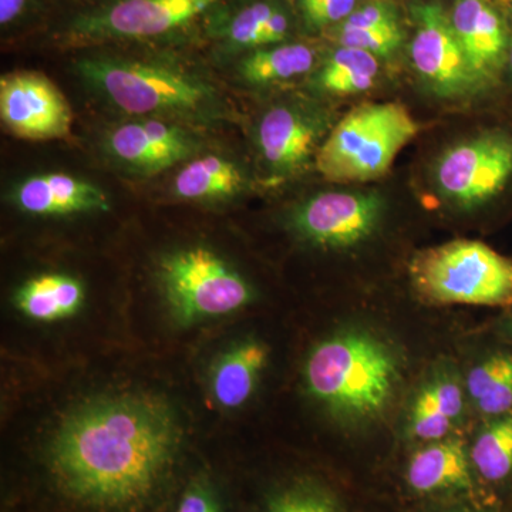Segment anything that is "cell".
I'll list each match as a JSON object with an SVG mask.
<instances>
[{
  "mask_svg": "<svg viewBox=\"0 0 512 512\" xmlns=\"http://www.w3.org/2000/svg\"><path fill=\"white\" fill-rule=\"evenodd\" d=\"M451 25L476 79L493 76L507 50L500 15L484 0H457Z\"/></svg>",
  "mask_w": 512,
  "mask_h": 512,
  "instance_id": "cell-16",
  "label": "cell"
},
{
  "mask_svg": "<svg viewBox=\"0 0 512 512\" xmlns=\"http://www.w3.org/2000/svg\"><path fill=\"white\" fill-rule=\"evenodd\" d=\"M468 402L484 419L512 412V349L485 353L466 376Z\"/></svg>",
  "mask_w": 512,
  "mask_h": 512,
  "instance_id": "cell-19",
  "label": "cell"
},
{
  "mask_svg": "<svg viewBox=\"0 0 512 512\" xmlns=\"http://www.w3.org/2000/svg\"><path fill=\"white\" fill-rule=\"evenodd\" d=\"M244 183V175L232 161L205 156L192 160L178 173L174 192L185 200H210L231 197Z\"/></svg>",
  "mask_w": 512,
  "mask_h": 512,
  "instance_id": "cell-21",
  "label": "cell"
},
{
  "mask_svg": "<svg viewBox=\"0 0 512 512\" xmlns=\"http://www.w3.org/2000/svg\"><path fill=\"white\" fill-rule=\"evenodd\" d=\"M498 332H500V335L503 336L505 340L512 343V306L511 308H508L507 315L500 320Z\"/></svg>",
  "mask_w": 512,
  "mask_h": 512,
  "instance_id": "cell-32",
  "label": "cell"
},
{
  "mask_svg": "<svg viewBox=\"0 0 512 512\" xmlns=\"http://www.w3.org/2000/svg\"><path fill=\"white\" fill-rule=\"evenodd\" d=\"M20 210L35 215H67L107 210L109 200L96 185L72 177L50 173L23 181L15 192Z\"/></svg>",
  "mask_w": 512,
  "mask_h": 512,
  "instance_id": "cell-17",
  "label": "cell"
},
{
  "mask_svg": "<svg viewBox=\"0 0 512 512\" xmlns=\"http://www.w3.org/2000/svg\"><path fill=\"white\" fill-rule=\"evenodd\" d=\"M379 74L377 57L365 50L340 46L322 67L318 83L323 92L352 96L375 86Z\"/></svg>",
  "mask_w": 512,
  "mask_h": 512,
  "instance_id": "cell-24",
  "label": "cell"
},
{
  "mask_svg": "<svg viewBox=\"0 0 512 512\" xmlns=\"http://www.w3.org/2000/svg\"><path fill=\"white\" fill-rule=\"evenodd\" d=\"M289 32L288 15L269 2H255L229 20L225 36L238 49H258L282 42Z\"/></svg>",
  "mask_w": 512,
  "mask_h": 512,
  "instance_id": "cell-25",
  "label": "cell"
},
{
  "mask_svg": "<svg viewBox=\"0 0 512 512\" xmlns=\"http://www.w3.org/2000/svg\"><path fill=\"white\" fill-rule=\"evenodd\" d=\"M416 33L410 45L414 69L440 96H458L476 82L451 19L436 3L413 9Z\"/></svg>",
  "mask_w": 512,
  "mask_h": 512,
  "instance_id": "cell-10",
  "label": "cell"
},
{
  "mask_svg": "<svg viewBox=\"0 0 512 512\" xmlns=\"http://www.w3.org/2000/svg\"><path fill=\"white\" fill-rule=\"evenodd\" d=\"M510 63H511V67H512V46H511V50H510Z\"/></svg>",
  "mask_w": 512,
  "mask_h": 512,
  "instance_id": "cell-33",
  "label": "cell"
},
{
  "mask_svg": "<svg viewBox=\"0 0 512 512\" xmlns=\"http://www.w3.org/2000/svg\"><path fill=\"white\" fill-rule=\"evenodd\" d=\"M217 0H117L77 23L82 36L141 39L164 35L207 12Z\"/></svg>",
  "mask_w": 512,
  "mask_h": 512,
  "instance_id": "cell-11",
  "label": "cell"
},
{
  "mask_svg": "<svg viewBox=\"0 0 512 512\" xmlns=\"http://www.w3.org/2000/svg\"><path fill=\"white\" fill-rule=\"evenodd\" d=\"M28 0H0V23L9 25L18 19L26 8Z\"/></svg>",
  "mask_w": 512,
  "mask_h": 512,
  "instance_id": "cell-31",
  "label": "cell"
},
{
  "mask_svg": "<svg viewBox=\"0 0 512 512\" xmlns=\"http://www.w3.org/2000/svg\"><path fill=\"white\" fill-rule=\"evenodd\" d=\"M466 400V387L457 373L450 366L437 367L413 396L407 433L423 443L446 439L460 423Z\"/></svg>",
  "mask_w": 512,
  "mask_h": 512,
  "instance_id": "cell-14",
  "label": "cell"
},
{
  "mask_svg": "<svg viewBox=\"0 0 512 512\" xmlns=\"http://www.w3.org/2000/svg\"><path fill=\"white\" fill-rule=\"evenodd\" d=\"M419 133L399 103L365 104L346 114L316 151V168L333 183H366L390 170Z\"/></svg>",
  "mask_w": 512,
  "mask_h": 512,
  "instance_id": "cell-3",
  "label": "cell"
},
{
  "mask_svg": "<svg viewBox=\"0 0 512 512\" xmlns=\"http://www.w3.org/2000/svg\"><path fill=\"white\" fill-rule=\"evenodd\" d=\"M397 19L392 9L380 3H372L365 8L355 10L348 19L343 20L340 28L345 29H370L382 28V26L396 25Z\"/></svg>",
  "mask_w": 512,
  "mask_h": 512,
  "instance_id": "cell-30",
  "label": "cell"
},
{
  "mask_svg": "<svg viewBox=\"0 0 512 512\" xmlns=\"http://www.w3.org/2000/svg\"><path fill=\"white\" fill-rule=\"evenodd\" d=\"M79 73L111 104L130 114H197L214 104V89L180 67L116 57H90Z\"/></svg>",
  "mask_w": 512,
  "mask_h": 512,
  "instance_id": "cell-5",
  "label": "cell"
},
{
  "mask_svg": "<svg viewBox=\"0 0 512 512\" xmlns=\"http://www.w3.org/2000/svg\"><path fill=\"white\" fill-rule=\"evenodd\" d=\"M262 512H345L330 488L312 478H298L269 495Z\"/></svg>",
  "mask_w": 512,
  "mask_h": 512,
  "instance_id": "cell-26",
  "label": "cell"
},
{
  "mask_svg": "<svg viewBox=\"0 0 512 512\" xmlns=\"http://www.w3.org/2000/svg\"><path fill=\"white\" fill-rule=\"evenodd\" d=\"M161 281L175 316L185 323L228 315L252 298L247 281L205 248L168 256L161 266Z\"/></svg>",
  "mask_w": 512,
  "mask_h": 512,
  "instance_id": "cell-6",
  "label": "cell"
},
{
  "mask_svg": "<svg viewBox=\"0 0 512 512\" xmlns=\"http://www.w3.org/2000/svg\"><path fill=\"white\" fill-rule=\"evenodd\" d=\"M410 278L433 305L511 308L512 262L478 241L457 239L413 256Z\"/></svg>",
  "mask_w": 512,
  "mask_h": 512,
  "instance_id": "cell-4",
  "label": "cell"
},
{
  "mask_svg": "<svg viewBox=\"0 0 512 512\" xmlns=\"http://www.w3.org/2000/svg\"><path fill=\"white\" fill-rule=\"evenodd\" d=\"M474 471L488 483L512 477V412L485 419L470 447Z\"/></svg>",
  "mask_w": 512,
  "mask_h": 512,
  "instance_id": "cell-22",
  "label": "cell"
},
{
  "mask_svg": "<svg viewBox=\"0 0 512 512\" xmlns=\"http://www.w3.org/2000/svg\"><path fill=\"white\" fill-rule=\"evenodd\" d=\"M322 124V120L302 107L292 104L272 107L258 128L262 158L279 174L301 170L320 147Z\"/></svg>",
  "mask_w": 512,
  "mask_h": 512,
  "instance_id": "cell-13",
  "label": "cell"
},
{
  "mask_svg": "<svg viewBox=\"0 0 512 512\" xmlns=\"http://www.w3.org/2000/svg\"><path fill=\"white\" fill-rule=\"evenodd\" d=\"M177 424L164 404L114 397L80 407L64 421L47 456L53 484L87 512H143L173 476Z\"/></svg>",
  "mask_w": 512,
  "mask_h": 512,
  "instance_id": "cell-1",
  "label": "cell"
},
{
  "mask_svg": "<svg viewBox=\"0 0 512 512\" xmlns=\"http://www.w3.org/2000/svg\"><path fill=\"white\" fill-rule=\"evenodd\" d=\"M384 210L386 202L376 192H323L296 210L293 227L316 247L352 248L376 234Z\"/></svg>",
  "mask_w": 512,
  "mask_h": 512,
  "instance_id": "cell-8",
  "label": "cell"
},
{
  "mask_svg": "<svg viewBox=\"0 0 512 512\" xmlns=\"http://www.w3.org/2000/svg\"><path fill=\"white\" fill-rule=\"evenodd\" d=\"M356 0H302L303 12L312 25L325 26L348 19Z\"/></svg>",
  "mask_w": 512,
  "mask_h": 512,
  "instance_id": "cell-29",
  "label": "cell"
},
{
  "mask_svg": "<svg viewBox=\"0 0 512 512\" xmlns=\"http://www.w3.org/2000/svg\"><path fill=\"white\" fill-rule=\"evenodd\" d=\"M406 480L417 494L456 493L474 488L470 448L456 437L430 441L407 464Z\"/></svg>",
  "mask_w": 512,
  "mask_h": 512,
  "instance_id": "cell-15",
  "label": "cell"
},
{
  "mask_svg": "<svg viewBox=\"0 0 512 512\" xmlns=\"http://www.w3.org/2000/svg\"><path fill=\"white\" fill-rule=\"evenodd\" d=\"M315 57L311 47L301 43L264 47L239 63V73L252 84L286 82L311 72Z\"/></svg>",
  "mask_w": 512,
  "mask_h": 512,
  "instance_id": "cell-23",
  "label": "cell"
},
{
  "mask_svg": "<svg viewBox=\"0 0 512 512\" xmlns=\"http://www.w3.org/2000/svg\"><path fill=\"white\" fill-rule=\"evenodd\" d=\"M458 512H467V511H458Z\"/></svg>",
  "mask_w": 512,
  "mask_h": 512,
  "instance_id": "cell-34",
  "label": "cell"
},
{
  "mask_svg": "<svg viewBox=\"0 0 512 512\" xmlns=\"http://www.w3.org/2000/svg\"><path fill=\"white\" fill-rule=\"evenodd\" d=\"M197 148V141L184 128L154 119L130 121L109 137V150L117 160L148 173L187 160Z\"/></svg>",
  "mask_w": 512,
  "mask_h": 512,
  "instance_id": "cell-12",
  "label": "cell"
},
{
  "mask_svg": "<svg viewBox=\"0 0 512 512\" xmlns=\"http://www.w3.org/2000/svg\"><path fill=\"white\" fill-rule=\"evenodd\" d=\"M83 298V286L76 279L66 275H43L20 289L18 306L29 318L52 322L74 315Z\"/></svg>",
  "mask_w": 512,
  "mask_h": 512,
  "instance_id": "cell-20",
  "label": "cell"
},
{
  "mask_svg": "<svg viewBox=\"0 0 512 512\" xmlns=\"http://www.w3.org/2000/svg\"><path fill=\"white\" fill-rule=\"evenodd\" d=\"M403 362L393 343L369 329L333 333L306 360V387L333 417L345 424L379 420L402 382Z\"/></svg>",
  "mask_w": 512,
  "mask_h": 512,
  "instance_id": "cell-2",
  "label": "cell"
},
{
  "mask_svg": "<svg viewBox=\"0 0 512 512\" xmlns=\"http://www.w3.org/2000/svg\"><path fill=\"white\" fill-rule=\"evenodd\" d=\"M340 46L365 50L377 56L392 55L402 43V30L399 23L370 29H339Z\"/></svg>",
  "mask_w": 512,
  "mask_h": 512,
  "instance_id": "cell-27",
  "label": "cell"
},
{
  "mask_svg": "<svg viewBox=\"0 0 512 512\" xmlns=\"http://www.w3.org/2000/svg\"><path fill=\"white\" fill-rule=\"evenodd\" d=\"M0 119L15 137L47 141L69 136L73 113L49 77L22 70L0 80Z\"/></svg>",
  "mask_w": 512,
  "mask_h": 512,
  "instance_id": "cell-9",
  "label": "cell"
},
{
  "mask_svg": "<svg viewBox=\"0 0 512 512\" xmlns=\"http://www.w3.org/2000/svg\"><path fill=\"white\" fill-rule=\"evenodd\" d=\"M443 197L464 208L493 200L512 178V137L490 131L454 144L434 170Z\"/></svg>",
  "mask_w": 512,
  "mask_h": 512,
  "instance_id": "cell-7",
  "label": "cell"
},
{
  "mask_svg": "<svg viewBox=\"0 0 512 512\" xmlns=\"http://www.w3.org/2000/svg\"><path fill=\"white\" fill-rule=\"evenodd\" d=\"M266 362L268 349L258 340H247L229 350L212 373L215 400L227 409H237L247 403Z\"/></svg>",
  "mask_w": 512,
  "mask_h": 512,
  "instance_id": "cell-18",
  "label": "cell"
},
{
  "mask_svg": "<svg viewBox=\"0 0 512 512\" xmlns=\"http://www.w3.org/2000/svg\"><path fill=\"white\" fill-rule=\"evenodd\" d=\"M174 512H224L214 485L204 477H197L184 488Z\"/></svg>",
  "mask_w": 512,
  "mask_h": 512,
  "instance_id": "cell-28",
  "label": "cell"
}]
</instances>
